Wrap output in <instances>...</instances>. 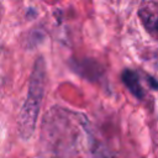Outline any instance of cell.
Returning <instances> with one entry per match:
<instances>
[{
	"label": "cell",
	"mask_w": 158,
	"mask_h": 158,
	"mask_svg": "<svg viewBox=\"0 0 158 158\" xmlns=\"http://www.w3.org/2000/svg\"><path fill=\"white\" fill-rule=\"evenodd\" d=\"M68 112L52 110L44 118L43 142L47 158H72L75 148V131Z\"/></svg>",
	"instance_id": "obj_1"
},
{
	"label": "cell",
	"mask_w": 158,
	"mask_h": 158,
	"mask_svg": "<svg viewBox=\"0 0 158 158\" xmlns=\"http://www.w3.org/2000/svg\"><path fill=\"white\" fill-rule=\"evenodd\" d=\"M46 85V64L42 57H38L35 62L26 100L22 105L20 116H19V132L22 138H28L33 135L40 107L42 104L43 94Z\"/></svg>",
	"instance_id": "obj_2"
},
{
	"label": "cell",
	"mask_w": 158,
	"mask_h": 158,
	"mask_svg": "<svg viewBox=\"0 0 158 158\" xmlns=\"http://www.w3.org/2000/svg\"><path fill=\"white\" fill-rule=\"evenodd\" d=\"M138 15L144 27L153 33H158V4L151 2L141 6Z\"/></svg>",
	"instance_id": "obj_3"
},
{
	"label": "cell",
	"mask_w": 158,
	"mask_h": 158,
	"mask_svg": "<svg viewBox=\"0 0 158 158\" xmlns=\"http://www.w3.org/2000/svg\"><path fill=\"white\" fill-rule=\"evenodd\" d=\"M122 81L123 84L128 88V90L138 99H142L144 96V90L143 86L141 85V80H139V75L137 72L132 70V69H125L122 72Z\"/></svg>",
	"instance_id": "obj_4"
},
{
	"label": "cell",
	"mask_w": 158,
	"mask_h": 158,
	"mask_svg": "<svg viewBox=\"0 0 158 158\" xmlns=\"http://www.w3.org/2000/svg\"><path fill=\"white\" fill-rule=\"evenodd\" d=\"M91 158H115L110 152H107L105 148L102 147H96L93 149V153H91Z\"/></svg>",
	"instance_id": "obj_5"
}]
</instances>
